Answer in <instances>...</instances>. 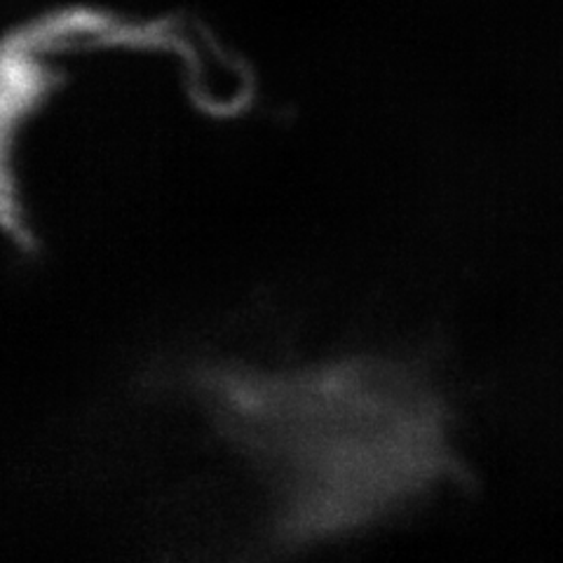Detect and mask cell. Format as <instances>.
<instances>
[{"label": "cell", "instance_id": "1", "mask_svg": "<svg viewBox=\"0 0 563 563\" xmlns=\"http://www.w3.org/2000/svg\"><path fill=\"white\" fill-rule=\"evenodd\" d=\"M190 385L219 432L268 477L282 544L360 533L455 470L444 404L407 364H207Z\"/></svg>", "mask_w": 563, "mask_h": 563}]
</instances>
